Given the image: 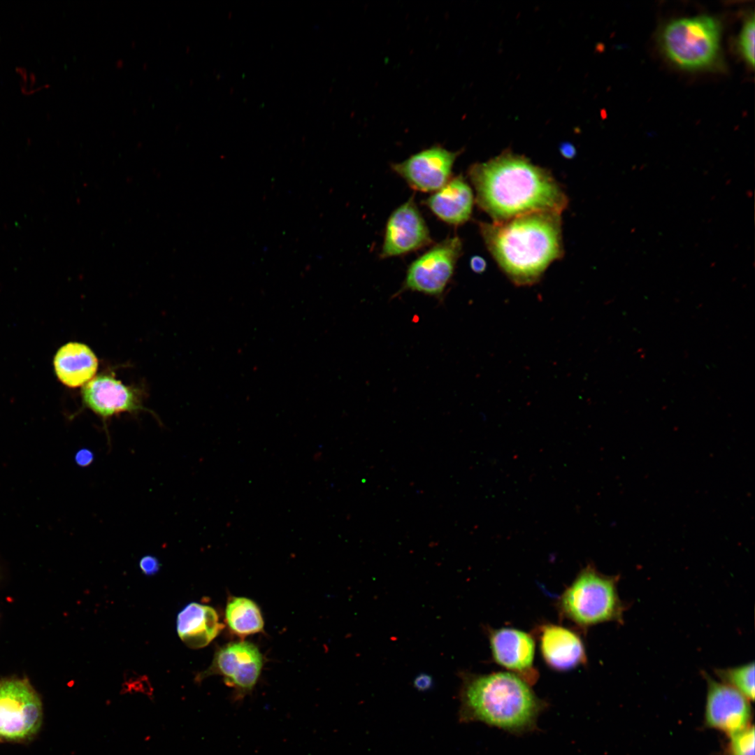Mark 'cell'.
I'll return each mask as SVG.
<instances>
[{
    "instance_id": "1",
    "label": "cell",
    "mask_w": 755,
    "mask_h": 755,
    "mask_svg": "<svg viewBox=\"0 0 755 755\" xmlns=\"http://www.w3.org/2000/svg\"><path fill=\"white\" fill-rule=\"evenodd\" d=\"M468 176L475 201L494 222L539 211L561 214L568 206L566 194L547 169L509 150L473 164Z\"/></svg>"
},
{
    "instance_id": "2",
    "label": "cell",
    "mask_w": 755,
    "mask_h": 755,
    "mask_svg": "<svg viewBox=\"0 0 755 755\" xmlns=\"http://www.w3.org/2000/svg\"><path fill=\"white\" fill-rule=\"evenodd\" d=\"M561 214L539 211L502 222H479L485 245L517 286H531L563 254Z\"/></svg>"
},
{
    "instance_id": "3",
    "label": "cell",
    "mask_w": 755,
    "mask_h": 755,
    "mask_svg": "<svg viewBox=\"0 0 755 755\" xmlns=\"http://www.w3.org/2000/svg\"><path fill=\"white\" fill-rule=\"evenodd\" d=\"M461 677L460 721H482L515 733L535 726L545 705L522 678L510 672Z\"/></svg>"
},
{
    "instance_id": "4",
    "label": "cell",
    "mask_w": 755,
    "mask_h": 755,
    "mask_svg": "<svg viewBox=\"0 0 755 755\" xmlns=\"http://www.w3.org/2000/svg\"><path fill=\"white\" fill-rule=\"evenodd\" d=\"M619 575H607L586 565L559 596V615L581 628L601 623L622 624L626 605L617 591Z\"/></svg>"
},
{
    "instance_id": "5",
    "label": "cell",
    "mask_w": 755,
    "mask_h": 755,
    "mask_svg": "<svg viewBox=\"0 0 755 755\" xmlns=\"http://www.w3.org/2000/svg\"><path fill=\"white\" fill-rule=\"evenodd\" d=\"M721 27L708 15L675 19L667 23L660 36L666 55L677 66L696 70L711 68L720 57Z\"/></svg>"
},
{
    "instance_id": "6",
    "label": "cell",
    "mask_w": 755,
    "mask_h": 755,
    "mask_svg": "<svg viewBox=\"0 0 755 755\" xmlns=\"http://www.w3.org/2000/svg\"><path fill=\"white\" fill-rule=\"evenodd\" d=\"M43 720L41 700L27 679L0 680V740L32 738Z\"/></svg>"
},
{
    "instance_id": "7",
    "label": "cell",
    "mask_w": 755,
    "mask_h": 755,
    "mask_svg": "<svg viewBox=\"0 0 755 755\" xmlns=\"http://www.w3.org/2000/svg\"><path fill=\"white\" fill-rule=\"evenodd\" d=\"M462 251L463 243L458 236L432 245L409 265L400 292L410 290L440 297L453 277Z\"/></svg>"
},
{
    "instance_id": "8",
    "label": "cell",
    "mask_w": 755,
    "mask_h": 755,
    "mask_svg": "<svg viewBox=\"0 0 755 755\" xmlns=\"http://www.w3.org/2000/svg\"><path fill=\"white\" fill-rule=\"evenodd\" d=\"M263 665L262 654L255 645L247 641L230 642L216 651L210 666L195 680L199 682L211 675H220L233 689L234 698L240 700L254 688Z\"/></svg>"
},
{
    "instance_id": "9",
    "label": "cell",
    "mask_w": 755,
    "mask_h": 755,
    "mask_svg": "<svg viewBox=\"0 0 755 755\" xmlns=\"http://www.w3.org/2000/svg\"><path fill=\"white\" fill-rule=\"evenodd\" d=\"M459 154V151L435 145L391 167L413 189L433 193L452 178L453 166Z\"/></svg>"
},
{
    "instance_id": "10",
    "label": "cell",
    "mask_w": 755,
    "mask_h": 755,
    "mask_svg": "<svg viewBox=\"0 0 755 755\" xmlns=\"http://www.w3.org/2000/svg\"><path fill=\"white\" fill-rule=\"evenodd\" d=\"M432 242L429 229L412 196L389 215L380 251L381 258L402 256Z\"/></svg>"
},
{
    "instance_id": "11",
    "label": "cell",
    "mask_w": 755,
    "mask_h": 755,
    "mask_svg": "<svg viewBox=\"0 0 755 755\" xmlns=\"http://www.w3.org/2000/svg\"><path fill=\"white\" fill-rule=\"evenodd\" d=\"M488 638L493 660L528 684H534L538 673L534 667L535 640L523 631L511 627L489 628Z\"/></svg>"
},
{
    "instance_id": "12",
    "label": "cell",
    "mask_w": 755,
    "mask_h": 755,
    "mask_svg": "<svg viewBox=\"0 0 755 755\" xmlns=\"http://www.w3.org/2000/svg\"><path fill=\"white\" fill-rule=\"evenodd\" d=\"M705 677L707 684L705 725L729 735L748 726L752 717L749 700L732 686L706 673Z\"/></svg>"
},
{
    "instance_id": "13",
    "label": "cell",
    "mask_w": 755,
    "mask_h": 755,
    "mask_svg": "<svg viewBox=\"0 0 755 755\" xmlns=\"http://www.w3.org/2000/svg\"><path fill=\"white\" fill-rule=\"evenodd\" d=\"M81 397L84 406L103 419L143 408L139 392L108 373L96 375L83 385Z\"/></svg>"
},
{
    "instance_id": "14",
    "label": "cell",
    "mask_w": 755,
    "mask_h": 755,
    "mask_svg": "<svg viewBox=\"0 0 755 755\" xmlns=\"http://www.w3.org/2000/svg\"><path fill=\"white\" fill-rule=\"evenodd\" d=\"M535 633L542 657L552 669L568 671L587 664L585 646L576 631L547 623L538 626Z\"/></svg>"
},
{
    "instance_id": "15",
    "label": "cell",
    "mask_w": 755,
    "mask_h": 755,
    "mask_svg": "<svg viewBox=\"0 0 755 755\" xmlns=\"http://www.w3.org/2000/svg\"><path fill=\"white\" fill-rule=\"evenodd\" d=\"M474 201L470 186L459 175L452 178L442 188L432 193L424 203L439 220L457 226L470 220Z\"/></svg>"
},
{
    "instance_id": "16",
    "label": "cell",
    "mask_w": 755,
    "mask_h": 755,
    "mask_svg": "<svg viewBox=\"0 0 755 755\" xmlns=\"http://www.w3.org/2000/svg\"><path fill=\"white\" fill-rule=\"evenodd\" d=\"M220 623L216 610L198 603L187 604L178 614L176 630L180 640L191 649L207 646L220 633Z\"/></svg>"
},
{
    "instance_id": "17",
    "label": "cell",
    "mask_w": 755,
    "mask_h": 755,
    "mask_svg": "<svg viewBox=\"0 0 755 755\" xmlns=\"http://www.w3.org/2000/svg\"><path fill=\"white\" fill-rule=\"evenodd\" d=\"M54 368L57 377L64 385L76 388L92 380L98 369V359L85 344L69 342L56 352Z\"/></svg>"
},
{
    "instance_id": "18",
    "label": "cell",
    "mask_w": 755,
    "mask_h": 755,
    "mask_svg": "<svg viewBox=\"0 0 755 755\" xmlns=\"http://www.w3.org/2000/svg\"><path fill=\"white\" fill-rule=\"evenodd\" d=\"M225 619L230 631L240 638L264 630V619L259 606L245 597L233 596L228 600Z\"/></svg>"
},
{
    "instance_id": "19",
    "label": "cell",
    "mask_w": 755,
    "mask_h": 755,
    "mask_svg": "<svg viewBox=\"0 0 755 755\" xmlns=\"http://www.w3.org/2000/svg\"><path fill=\"white\" fill-rule=\"evenodd\" d=\"M715 673L724 683L732 686L748 700L754 699V663L726 669H717Z\"/></svg>"
},
{
    "instance_id": "20",
    "label": "cell",
    "mask_w": 755,
    "mask_h": 755,
    "mask_svg": "<svg viewBox=\"0 0 755 755\" xmlns=\"http://www.w3.org/2000/svg\"><path fill=\"white\" fill-rule=\"evenodd\" d=\"M754 15L752 13L745 20L738 40L741 56L752 67L754 65Z\"/></svg>"
},
{
    "instance_id": "21",
    "label": "cell",
    "mask_w": 755,
    "mask_h": 755,
    "mask_svg": "<svg viewBox=\"0 0 755 755\" xmlns=\"http://www.w3.org/2000/svg\"><path fill=\"white\" fill-rule=\"evenodd\" d=\"M728 755H754V727L746 728L730 735Z\"/></svg>"
},
{
    "instance_id": "22",
    "label": "cell",
    "mask_w": 755,
    "mask_h": 755,
    "mask_svg": "<svg viewBox=\"0 0 755 755\" xmlns=\"http://www.w3.org/2000/svg\"><path fill=\"white\" fill-rule=\"evenodd\" d=\"M161 564L154 556L145 555L140 559L139 567L141 572L147 576H152L159 570Z\"/></svg>"
},
{
    "instance_id": "23",
    "label": "cell",
    "mask_w": 755,
    "mask_h": 755,
    "mask_svg": "<svg viewBox=\"0 0 755 755\" xmlns=\"http://www.w3.org/2000/svg\"><path fill=\"white\" fill-rule=\"evenodd\" d=\"M433 681L431 675L422 673L417 675L414 680V687L420 691H425L430 689L433 686Z\"/></svg>"
},
{
    "instance_id": "24",
    "label": "cell",
    "mask_w": 755,
    "mask_h": 755,
    "mask_svg": "<svg viewBox=\"0 0 755 755\" xmlns=\"http://www.w3.org/2000/svg\"><path fill=\"white\" fill-rule=\"evenodd\" d=\"M75 460L78 465L85 467L93 461L94 454L89 450L83 448L77 452Z\"/></svg>"
},
{
    "instance_id": "25",
    "label": "cell",
    "mask_w": 755,
    "mask_h": 755,
    "mask_svg": "<svg viewBox=\"0 0 755 755\" xmlns=\"http://www.w3.org/2000/svg\"><path fill=\"white\" fill-rule=\"evenodd\" d=\"M470 267L476 273H483L487 267L486 261L480 256H474L470 260Z\"/></svg>"
},
{
    "instance_id": "26",
    "label": "cell",
    "mask_w": 755,
    "mask_h": 755,
    "mask_svg": "<svg viewBox=\"0 0 755 755\" xmlns=\"http://www.w3.org/2000/svg\"><path fill=\"white\" fill-rule=\"evenodd\" d=\"M575 148L570 143H564L560 146V152L561 154L566 157L570 159L575 154Z\"/></svg>"
}]
</instances>
